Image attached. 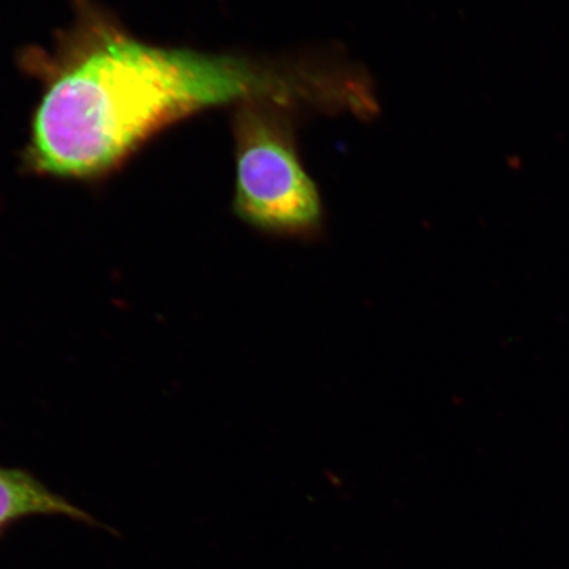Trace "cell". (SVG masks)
Returning a JSON list of instances; mask_svg holds the SVG:
<instances>
[{
	"mask_svg": "<svg viewBox=\"0 0 569 569\" xmlns=\"http://www.w3.org/2000/svg\"><path fill=\"white\" fill-rule=\"evenodd\" d=\"M51 51L31 48L40 78L24 166L32 173L96 181L167 127L194 113L248 102L301 103L310 78L293 57L259 60L148 44L91 0Z\"/></svg>",
	"mask_w": 569,
	"mask_h": 569,
	"instance_id": "6da1fadb",
	"label": "cell"
},
{
	"mask_svg": "<svg viewBox=\"0 0 569 569\" xmlns=\"http://www.w3.org/2000/svg\"><path fill=\"white\" fill-rule=\"evenodd\" d=\"M297 113L273 102H248L234 110L233 211L252 229L272 237L316 239L325 211L298 153Z\"/></svg>",
	"mask_w": 569,
	"mask_h": 569,
	"instance_id": "7a4b0ae2",
	"label": "cell"
},
{
	"mask_svg": "<svg viewBox=\"0 0 569 569\" xmlns=\"http://www.w3.org/2000/svg\"><path fill=\"white\" fill-rule=\"evenodd\" d=\"M32 516H63L94 523L87 511L49 490L23 469L0 467V532L13 522Z\"/></svg>",
	"mask_w": 569,
	"mask_h": 569,
	"instance_id": "3957f363",
	"label": "cell"
}]
</instances>
